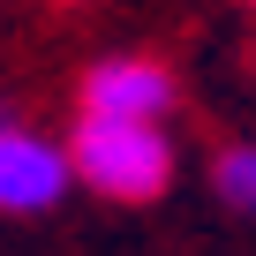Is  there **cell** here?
I'll list each match as a JSON object with an SVG mask.
<instances>
[{
	"label": "cell",
	"instance_id": "obj_1",
	"mask_svg": "<svg viewBox=\"0 0 256 256\" xmlns=\"http://www.w3.org/2000/svg\"><path fill=\"white\" fill-rule=\"evenodd\" d=\"M68 166L83 188L113 196V204H158L174 188V136L166 120H113V113H83Z\"/></svg>",
	"mask_w": 256,
	"mask_h": 256
},
{
	"label": "cell",
	"instance_id": "obj_2",
	"mask_svg": "<svg viewBox=\"0 0 256 256\" xmlns=\"http://www.w3.org/2000/svg\"><path fill=\"white\" fill-rule=\"evenodd\" d=\"M68 188H76L68 144L0 120V218H46V211H60Z\"/></svg>",
	"mask_w": 256,
	"mask_h": 256
},
{
	"label": "cell",
	"instance_id": "obj_3",
	"mask_svg": "<svg viewBox=\"0 0 256 256\" xmlns=\"http://www.w3.org/2000/svg\"><path fill=\"white\" fill-rule=\"evenodd\" d=\"M83 113H113V120H166L174 113V76L151 53H106L83 76Z\"/></svg>",
	"mask_w": 256,
	"mask_h": 256
},
{
	"label": "cell",
	"instance_id": "obj_4",
	"mask_svg": "<svg viewBox=\"0 0 256 256\" xmlns=\"http://www.w3.org/2000/svg\"><path fill=\"white\" fill-rule=\"evenodd\" d=\"M211 181H218V196H226L241 218H256V144H226L218 166H211Z\"/></svg>",
	"mask_w": 256,
	"mask_h": 256
},
{
	"label": "cell",
	"instance_id": "obj_5",
	"mask_svg": "<svg viewBox=\"0 0 256 256\" xmlns=\"http://www.w3.org/2000/svg\"><path fill=\"white\" fill-rule=\"evenodd\" d=\"M0 120H16V113H8V106H0Z\"/></svg>",
	"mask_w": 256,
	"mask_h": 256
},
{
	"label": "cell",
	"instance_id": "obj_6",
	"mask_svg": "<svg viewBox=\"0 0 256 256\" xmlns=\"http://www.w3.org/2000/svg\"><path fill=\"white\" fill-rule=\"evenodd\" d=\"M248 8H256V0H248Z\"/></svg>",
	"mask_w": 256,
	"mask_h": 256
}]
</instances>
